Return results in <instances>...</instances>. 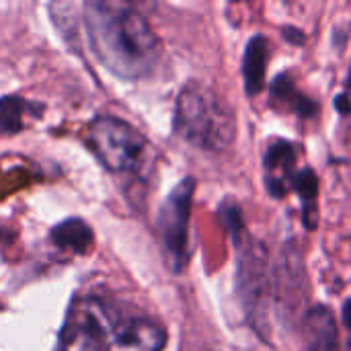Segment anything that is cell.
Wrapping results in <instances>:
<instances>
[{
  "label": "cell",
  "mask_w": 351,
  "mask_h": 351,
  "mask_svg": "<svg viewBox=\"0 0 351 351\" xmlns=\"http://www.w3.org/2000/svg\"><path fill=\"white\" fill-rule=\"evenodd\" d=\"M84 27L97 60L119 78L136 80L148 76L160 58L158 37L132 4L86 2Z\"/></svg>",
  "instance_id": "6da1fadb"
},
{
  "label": "cell",
  "mask_w": 351,
  "mask_h": 351,
  "mask_svg": "<svg viewBox=\"0 0 351 351\" xmlns=\"http://www.w3.org/2000/svg\"><path fill=\"white\" fill-rule=\"evenodd\" d=\"M175 132L189 144L220 152L234 142L237 119L228 103L202 82H189L177 99Z\"/></svg>",
  "instance_id": "7a4b0ae2"
},
{
  "label": "cell",
  "mask_w": 351,
  "mask_h": 351,
  "mask_svg": "<svg viewBox=\"0 0 351 351\" xmlns=\"http://www.w3.org/2000/svg\"><path fill=\"white\" fill-rule=\"evenodd\" d=\"M78 306L97 329L105 351H162L167 343L165 329L140 313L121 311L99 298H84Z\"/></svg>",
  "instance_id": "3957f363"
},
{
  "label": "cell",
  "mask_w": 351,
  "mask_h": 351,
  "mask_svg": "<svg viewBox=\"0 0 351 351\" xmlns=\"http://www.w3.org/2000/svg\"><path fill=\"white\" fill-rule=\"evenodd\" d=\"M86 144L113 173L136 171L150 148L136 128L117 117H97L86 130Z\"/></svg>",
  "instance_id": "277c9868"
},
{
  "label": "cell",
  "mask_w": 351,
  "mask_h": 351,
  "mask_svg": "<svg viewBox=\"0 0 351 351\" xmlns=\"http://www.w3.org/2000/svg\"><path fill=\"white\" fill-rule=\"evenodd\" d=\"M191 195H193V181L185 179L179 183L171 195L167 197L160 216H158V230L165 245L169 259L173 261L175 269H179L187 259V230H189V212H191Z\"/></svg>",
  "instance_id": "5b68a950"
},
{
  "label": "cell",
  "mask_w": 351,
  "mask_h": 351,
  "mask_svg": "<svg viewBox=\"0 0 351 351\" xmlns=\"http://www.w3.org/2000/svg\"><path fill=\"white\" fill-rule=\"evenodd\" d=\"M294 165H296V152L292 144L282 140L269 144L265 154V171H267V187L276 197L294 189V181L298 175L294 171Z\"/></svg>",
  "instance_id": "8992f818"
},
{
  "label": "cell",
  "mask_w": 351,
  "mask_h": 351,
  "mask_svg": "<svg viewBox=\"0 0 351 351\" xmlns=\"http://www.w3.org/2000/svg\"><path fill=\"white\" fill-rule=\"evenodd\" d=\"M53 351H105L97 329L78 304L70 311V319L64 325V331Z\"/></svg>",
  "instance_id": "52a82bcc"
},
{
  "label": "cell",
  "mask_w": 351,
  "mask_h": 351,
  "mask_svg": "<svg viewBox=\"0 0 351 351\" xmlns=\"http://www.w3.org/2000/svg\"><path fill=\"white\" fill-rule=\"evenodd\" d=\"M306 351H339V335L333 313L327 306H317L304 317Z\"/></svg>",
  "instance_id": "ba28073f"
},
{
  "label": "cell",
  "mask_w": 351,
  "mask_h": 351,
  "mask_svg": "<svg viewBox=\"0 0 351 351\" xmlns=\"http://www.w3.org/2000/svg\"><path fill=\"white\" fill-rule=\"evenodd\" d=\"M267 58H269V49H267L265 37L251 39V43L247 45V51H245V62H243L245 84H247V90L251 95L259 93L263 88Z\"/></svg>",
  "instance_id": "9c48e42d"
},
{
  "label": "cell",
  "mask_w": 351,
  "mask_h": 351,
  "mask_svg": "<svg viewBox=\"0 0 351 351\" xmlns=\"http://www.w3.org/2000/svg\"><path fill=\"white\" fill-rule=\"evenodd\" d=\"M51 241L60 247V249H68L74 253H82L90 247L93 243V232L88 228L86 222L78 220V218H70L62 224H58L51 230Z\"/></svg>",
  "instance_id": "30bf717a"
},
{
  "label": "cell",
  "mask_w": 351,
  "mask_h": 351,
  "mask_svg": "<svg viewBox=\"0 0 351 351\" xmlns=\"http://www.w3.org/2000/svg\"><path fill=\"white\" fill-rule=\"evenodd\" d=\"M33 109L23 97H4L0 101V132L12 134L23 130L27 113Z\"/></svg>",
  "instance_id": "8fae6325"
},
{
  "label": "cell",
  "mask_w": 351,
  "mask_h": 351,
  "mask_svg": "<svg viewBox=\"0 0 351 351\" xmlns=\"http://www.w3.org/2000/svg\"><path fill=\"white\" fill-rule=\"evenodd\" d=\"M339 107H341V111H343V113L351 115V80H350V90H348V95L343 97V101L339 103Z\"/></svg>",
  "instance_id": "7c38bea8"
},
{
  "label": "cell",
  "mask_w": 351,
  "mask_h": 351,
  "mask_svg": "<svg viewBox=\"0 0 351 351\" xmlns=\"http://www.w3.org/2000/svg\"><path fill=\"white\" fill-rule=\"evenodd\" d=\"M343 323H346V327L351 329V300H348L343 306Z\"/></svg>",
  "instance_id": "4fadbf2b"
}]
</instances>
